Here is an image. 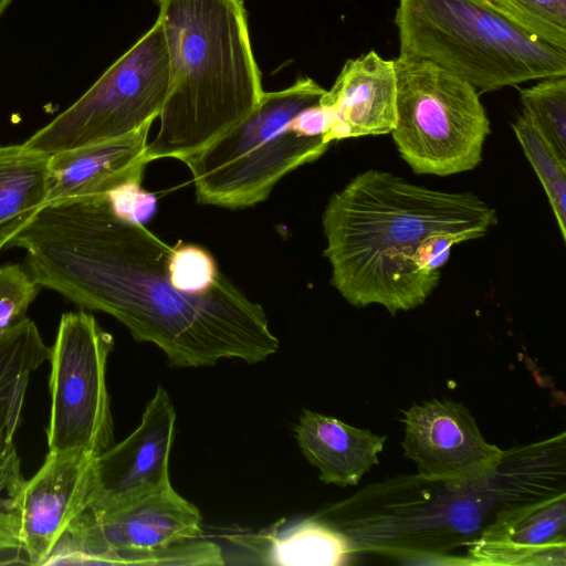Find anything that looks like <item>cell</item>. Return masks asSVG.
Wrapping results in <instances>:
<instances>
[{"mask_svg":"<svg viewBox=\"0 0 566 566\" xmlns=\"http://www.w3.org/2000/svg\"><path fill=\"white\" fill-rule=\"evenodd\" d=\"M394 60L370 50L347 60L322 102L333 112L329 142L390 134L397 119Z\"/></svg>","mask_w":566,"mask_h":566,"instance_id":"5bb4252c","label":"cell"},{"mask_svg":"<svg viewBox=\"0 0 566 566\" xmlns=\"http://www.w3.org/2000/svg\"><path fill=\"white\" fill-rule=\"evenodd\" d=\"M169 62L150 163L184 161L245 118L264 91L244 0H157Z\"/></svg>","mask_w":566,"mask_h":566,"instance_id":"3957f363","label":"cell"},{"mask_svg":"<svg viewBox=\"0 0 566 566\" xmlns=\"http://www.w3.org/2000/svg\"><path fill=\"white\" fill-rule=\"evenodd\" d=\"M403 422L405 455L427 481L468 484L491 475L504 459L461 402L432 398L410 407Z\"/></svg>","mask_w":566,"mask_h":566,"instance_id":"8fae6325","label":"cell"},{"mask_svg":"<svg viewBox=\"0 0 566 566\" xmlns=\"http://www.w3.org/2000/svg\"><path fill=\"white\" fill-rule=\"evenodd\" d=\"M397 119L390 133L400 157L418 175L451 176L474 169L490 134L480 94L470 83L427 60H394Z\"/></svg>","mask_w":566,"mask_h":566,"instance_id":"52a82bcc","label":"cell"},{"mask_svg":"<svg viewBox=\"0 0 566 566\" xmlns=\"http://www.w3.org/2000/svg\"><path fill=\"white\" fill-rule=\"evenodd\" d=\"M112 334L85 311L62 315L50 347L51 452L99 457L114 441V424L106 384Z\"/></svg>","mask_w":566,"mask_h":566,"instance_id":"9c48e42d","label":"cell"},{"mask_svg":"<svg viewBox=\"0 0 566 566\" xmlns=\"http://www.w3.org/2000/svg\"><path fill=\"white\" fill-rule=\"evenodd\" d=\"M49 356L50 347L28 317L0 332V499L25 481L15 437L30 379Z\"/></svg>","mask_w":566,"mask_h":566,"instance_id":"2e32d148","label":"cell"},{"mask_svg":"<svg viewBox=\"0 0 566 566\" xmlns=\"http://www.w3.org/2000/svg\"><path fill=\"white\" fill-rule=\"evenodd\" d=\"M326 90L311 77L263 93L254 109L219 138L186 158L200 203L241 209L265 200L294 169L328 148L323 137L292 128L293 119L321 102Z\"/></svg>","mask_w":566,"mask_h":566,"instance_id":"5b68a950","label":"cell"},{"mask_svg":"<svg viewBox=\"0 0 566 566\" xmlns=\"http://www.w3.org/2000/svg\"><path fill=\"white\" fill-rule=\"evenodd\" d=\"M49 158L24 144L0 146V251L46 205Z\"/></svg>","mask_w":566,"mask_h":566,"instance_id":"d6986e66","label":"cell"},{"mask_svg":"<svg viewBox=\"0 0 566 566\" xmlns=\"http://www.w3.org/2000/svg\"><path fill=\"white\" fill-rule=\"evenodd\" d=\"M8 247L24 250L41 287L109 314L175 366L256 364L279 350L263 307L224 274L205 293L177 289L168 269L172 247L118 216L108 195L44 206Z\"/></svg>","mask_w":566,"mask_h":566,"instance_id":"6da1fadb","label":"cell"},{"mask_svg":"<svg viewBox=\"0 0 566 566\" xmlns=\"http://www.w3.org/2000/svg\"><path fill=\"white\" fill-rule=\"evenodd\" d=\"M12 0H0V18L2 17L6 9L9 7Z\"/></svg>","mask_w":566,"mask_h":566,"instance_id":"484cf974","label":"cell"},{"mask_svg":"<svg viewBox=\"0 0 566 566\" xmlns=\"http://www.w3.org/2000/svg\"><path fill=\"white\" fill-rule=\"evenodd\" d=\"M96 459L49 451L30 480L0 499V552H17L29 564L49 565L92 501Z\"/></svg>","mask_w":566,"mask_h":566,"instance_id":"30bf717a","label":"cell"},{"mask_svg":"<svg viewBox=\"0 0 566 566\" xmlns=\"http://www.w3.org/2000/svg\"><path fill=\"white\" fill-rule=\"evenodd\" d=\"M168 87V51L156 19L78 99L23 144L52 155L124 136L159 117Z\"/></svg>","mask_w":566,"mask_h":566,"instance_id":"ba28073f","label":"cell"},{"mask_svg":"<svg viewBox=\"0 0 566 566\" xmlns=\"http://www.w3.org/2000/svg\"><path fill=\"white\" fill-rule=\"evenodd\" d=\"M564 495L501 513L471 549L479 564L565 565Z\"/></svg>","mask_w":566,"mask_h":566,"instance_id":"9a60e30c","label":"cell"},{"mask_svg":"<svg viewBox=\"0 0 566 566\" xmlns=\"http://www.w3.org/2000/svg\"><path fill=\"white\" fill-rule=\"evenodd\" d=\"M322 222L333 286L354 306L377 304L395 315L422 305L452 247L484 237L497 214L473 192L369 169L331 197Z\"/></svg>","mask_w":566,"mask_h":566,"instance_id":"7a4b0ae2","label":"cell"},{"mask_svg":"<svg viewBox=\"0 0 566 566\" xmlns=\"http://www.w3.org/2000/svg\"><path fill=\"white\" fill-rule=\"evenodd\" d=\"M201 535L200 511L167 483L122 503L88 506L49 564L223 565L220 547Z\"/></svg>","mask_w":566,"mask_h":566,"instance_id":"8992f818","label":"cell"},{"mask_svg":"<svg viewBox=\"0 0 566 566\" xmlns=\"http://www.w3.org/2000/svg\"><path fill=\"white\" fill-rule=\"evenodd\" d=\"M524 32L566 52V0H486Z\"/></svg>","mask_w":566,"mask_h":566,"instance_id":"44dd1931","label":"cell"},{"mask_svg":"<svg viewBox=\"0 0 566 566\" xmlns=\"http://www.w3.org/2000/svg\"><path fill=\"white\" fill-rule=\"evenodd\" d=\"M297 444L326 484L357 485L379 463L386 436L359 429L334 417L303 410L294 426Z\"/></svg>","mask_w":566,"mask_h":566,"instance_id":"e0dca14e","label":"cell"},{"mask_svg":"<svg viewBox=\"0 0 566 566\" xmlns=\"http://www.w3.org/2000/svg\"><path fill=\"white\" fill-rule=\"evenodd\" d=\"M151 124L120 137L50 155L46 205L104 196L124 185L140 184L149 164L146 151Z\"/></svg>","mask_w":566,"mask_h":566,"instance_id":"4fadbf2b","label":"cell"},{"mask_svg":"<svg viewBox=\"0 0 566 566\" xmlns=\"http://www.w3.org/2000/svg\"><path fill=\"white\" fill-rule=\"evenodd\" d=\"M527 112L562 158L566 159V75L538 80L520 91Z\"/></svg>","mask_w":566,"mask_h":566,"instance_id":"7402d4cb","label":"cell"},{"mask_svg":"<svg viewBox=\"0 0 566 566\" xmlns=\"http://www.w3.org/2000/svg\"><path fill=\"white\" fill-rule=\"evenodd\" d=\"M175 423L174 403L167 390L158 386L138 427L97 457L88 506L122 503L170 483L169 457Z\"/></svg>","mask_w":566,"mask_h":566,"instance_id":"7c38bea8","label":"cell"},{"mask_svg":"<svg viewBox=\"0 0 566 566\" xmlns=\"http://www.w3.org/2000/svg\"><path fill=\"white\" fill-rule=\"evenodd\" d=\"M40 287L22 265H0V332L27 318V311Z\"/></svg>","mask_w":566,"mask_h":566,"instance_id":"cb8c5ba5","label":"cell"},{"mask_svg":"<svg viewBox=\"0 0 566 566\" xmlns=\"http://www.w3.org/2000/svg\"><path fill=\"white\" fill-rule=\"evenodd\" d=\"M399 54L427 60L478 92L566 75V52L531 36L486 0H398Z\"/></svg>","mask_w":566,"mask_h":566,"instance_id":"277c9868","label":"cell"},{"mask_svg":"<svg viewBox=\"0 0 566 566\" xmlns=\"http://www.w3.org/2000/svg\"><path fill=\"white\" fill-rule=\"evenodd\" d=\"M108 199L118 216L139 223L156 210V197L145 192L138 182L117 188L108 193Z\"/></svg>","mask_w":566,"mask_h":566,"instance_id":"d4e9b609","label":"cell"},{"mask_svg":"<svg viewBox=\"0 0 566 566\" xmlns=\"http://www.w3.org/2000/svg\"><path fill=\"white\" fill-rule=\"evenodd\" d=\"M168 269L174 285L192 294L207 292L223 274L211 254L195 244L178 243L172 247Z\"/></svg>","mask_w":566,"mask_h":566,"instance_id":"603a6c76","label":"cell"},{"mask_svg":"<svg viewBox=\"0 0 566 566\" xmlns=\"http://www.w3.org/2000/svg\"><path fill=\"white\" fill-rule=\"evenodd\" d=\"M512 128L546 192L560 235L565 241L566 159L560 157L527 112L522 109Z\"/></svg>","mask_w":566,"mask_h":566,"instance_id":"ffe728a7","label":"cell"},{"mask_svg":"<svg viewBox=\"0 0 566 566\" xmlns=\"http://www.w3.org/2000/svg\"><path fill=\"white\" fill-rule=\"evenodd\" d=\"M233 541L266 565L336 566L346 564L352 554L348 538L317 517L305 518L284 528L235 536Z\"/></svg>","mask_w":566,"mask_h":566,"instance_id":"ac0fdd59","label":"cell"}]
</instances>
